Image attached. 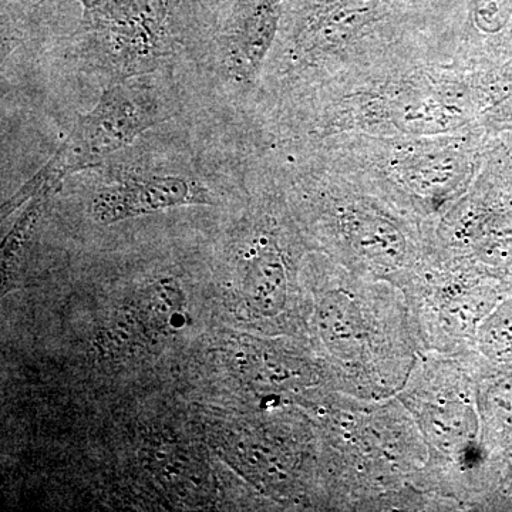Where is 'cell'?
I'll return each instance as SVG.
<instances>
[{
	"label": "cell",
	"mask_w": 512,
	"mask_h": 512,
	"mask_svg": "<svg viewBox=\"0 0 512 512\" xmlns=\"http://www.w3.org/2000/svg\"><path fill=\"white\" fill-rule=\"evenodd\" d=\"M137 79L111 83L96 106L77 119L55 157L40 170L47 180L60 183L64 175L100 164L164 121L163 106Z\"/></svg>",
	"instance_id": "1"
},
{
	"label": "cell",
	"mask_w": 512,
	"mask_h": 512,
	"mask_svg": "<svg viewBox=\"0 0 512 512\" xmlns=\"http://www.w3.org/2000/svg\"><path fill=\"white\" fill-rule=\"evenodd\" d=\"M212 204L207 188L180 175H148L107 185L94 194L90 214L99 224L146 217L185 205Z\"/></svg>",
	"instance_id": "2"
},
{
	"label": "cell",
	"mask_w": 512,
	"mask_h": 512,
	"mask_svg": "<svg viewBox=\"0 0 512 512\" xmlns=\"http://www.w3.org/2000/svg\"><path fill=\"white\" fill-rule=\"evenodd\" d=\"M244 299L255 313L276 315L286 301V271L282 252L271 237L252 241L245 252Z\"/></svg>",
	"instance_id": "3"
},
{
	"label": "cell",
	"mask_w": 512,
	"mask_h": 512,
	"mask_svg": "<svg viewBox=\"0 0 512 512\" xmlns=\"http://www.w3.org/2000/svg\"><path fill=\"white\" fill-rule=\"evenodd\" d=\"M153 466L157 477L177 493L198 495L207 484V471L184 448H157L153 454Z\"/></svg>",
	"instance_id": "4"
},
{
	"label": "cell",
	"mask_w": 512,
	"mask_h": 512,
	"mask_svg": "<svg viewBox=\"0 0 512 512\" xmlns=\"http://www.w3.org/2000/svg\"><path fill=\"white\" fill-rule=\"evenodd\" d=\"M143 311L157 328L178 330L185 326V299L183 292L170 279L151 286L144 296Z\"/></svg>",
	"instance_id": "5"
},
{
	"label": "cell",
	"mask_w": 512,
	"mask_h": 512,
	"mask_svg": "<svg viewBox=\"0 0 512 512\" xmlns=\"http://www.w3.org/2000/svg\"><path fill=\"white\" fill-rule=\"evenodd\" d=\"M83 6V10H93L106 3L107 0H74Z\"/></svg>",
	"instance_id": "6"
}]
</instances>
